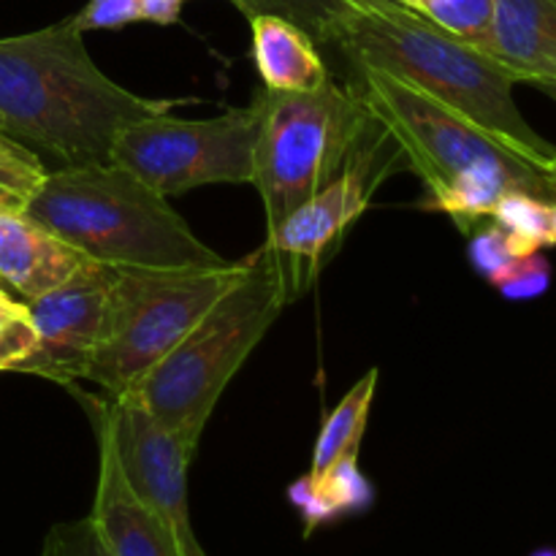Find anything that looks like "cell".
I'll list each match as a JSON object with an SVG mask.
<instances>
[{
  "instance_id": "cell-30",
  "label": "cell",
  "mask_w": 556,
  "mask_h": 556,
  "mask_svg": "<svg viewBox=\"0 0 556 556\" xmlns=\"http://www.w3.org/2000/svg\"><path fill=\"white\" fill-rule=\"evenodd\" d=\"M532 556H556V552H552V548H543V552H535Z\"/></svg>"
},
{
  "instance_id": "cell-27",
  "label": "cell",
  "mask_w": 556,
  "mask_h": 556,
  "mask_svg": "<svg viewBox=\"0 0 556 556\" xmlns=\"http://www.w3.org/2000/svg\"><path fill=\"white\" fill-rule=\"evenodd\" d=\"M185 0H141V16L155 25H174Z\"/></svg>"
},
{
  "instance_id": "cell-19",
  "label": "cell",
  "mask_w": 556,
  "mask_h": 556,
  "mask_svg": "<svg viewBox=\"0 0 556 556\" xmlns=\"http://www.w3.org/2000/svg\"><path fill=\"white\" fill-rule=\"evenodd\" d=\"M248 20L253 16H280L299 30L307 33L315 43H329L337 22L356 3H396V0H231Z\"/></svg>"
},
{
  "instance_id": "cell-4",
  "label": "cell",
  "mask_w": 556,
  "mask_h": 556,
  "mask_svg": "<svg viewBox=\"0 0 556 556\" xmlns=\"http://www.w3.org/2000/svg\"><path fill=\"white\" fill-rule=\"evenodd\" d=\"M25 215L114 269H217L231 261L201 242L168 199L117 163L47 172Z\"/></svg>"
},
{
  "instance_id": "cell-24",
  "label": "cell",
  "mask_w": 556,
  "mask_h": 556,
  "mask_svg": "<svg viewBox=\"0 0 556 556\" xmlns=\"http://www.w3.org/2000/svg\"><path fill=\"white\" fill-rule=\"evenodd\" d=\"M548 286H552V264H548L543 253L521 255V258H516L514 264H510V269L494 282V288H497L505 299H514V302L541 296V293H546Z\"/></svg>"
},
{
  "instance_id": "cell-15",
  "label": "cell",
  "mask_w": 556,
  "mask_h": 556,
  "mask_svg": "<svg viewBox=\"0 0 556 556\" xmlns=\"http://www.w3.org/2000/svg\"><path fill=\"white\" fill-rule=\"evenodd\" d=\"M253 63L258 68L264 90L309 92L331 79L318 43L280 16H253Z\"/></svg>"
},
{
  "instance_id": "cell-3",
  "label": "cell",
  "mask_w": 556,
  "mask_h": 556,
  "mask_svg": "<svg viewBox=\"0 0 556 556\" xmlns=\"http://www.w3.org/2000/svg\"><path fill=\"white\" fill-rule=\"evenodd\" d=\"M353 71L351 87L418 174L429 210L448 215L465 233L492 217L508 190L556 201L546 168L532 166L405 81L364 65Z\"/></svg>"
},
{
  "instance_id": "cell-6",
  "label": "cell",
  "mask_w": 556,
  "mask_h": 556,
  "mask_svg": "<svg viewBox=\"0 0 556 556\" xmlns=\"http://www.w3.org/2000/svg\"><path fill=\"white\" fill-rule=\"evenodd\" d=\"M255 101L261 130L253 185L264 201L266 231H271L345 168L375 119L356 90L334 79L309 92L261 90Z\"/></svg>"
},
{
  "instance_id": "cell-17",
  "label": "cell",
  "mask_w": 556,
  "mask_h": 556,
  "mask_svg": "<svg viewBox=\"0 0 556 556\" xmlns=\"http://www.w3.org/2000/svg\"><path fill=\"white\" fill-rule=\"evenodd\" d=\"M378 367L369 369V372L364 375V378H358L356 383H353V389L342 396L340 405L326 416L318 440H315L313 467H309L307 476H324V472L329 470L334 462H340L342 456L358 454L364 432H367L375 389H378Z\"/></svg>"
},
{
  "instance_id": "cell-10",
  "label": "cell",
  "mask_w": 556,
  "mask_h": 556,
  "mask_svg": "<svg viewBox=\"0 0 556 556\" xmlns=\"http://www.w3.org/2000/svg\"><path fill=\"white\" fill-rule=\"evenodd\" d=\"M81 400L90 405L98 432L106 434L112 443L125 481L130 483L136 497L161 519L177 543L179 554L206 556L190 525L188 470L193 456L139 405L106 400V396L103 400L81 396Z\"/></svg>"
},
{
  "instance_id": "cell-16",
  "label": "cell",
  "mask_w": 556,
  "mask_h": 556,
  "mask_svg": "<svg viewBox=\"0 0 556 556\" xmlns=\"http://www.w3.org/2000/svg\"><path fill=\"white\" fill-rule=\"evenodd\" d=\"M288 497L302 514L307 535L315 527L337 519L340 514H356L369 508L375 492L372 483L358 470V454L342 456L324 476H304L288 489Z\"/></svg>"
},
{
  "instance_id": "cell-32",
  "label": "cell",
  "mask_w": 556,
  "mask_h": 556,
  "mask_svg": "<svg viewBox=\"0 0 556 556\" xmlns=\"http://www.w3.org/2000/svg\"><path fill=\"white\" fill-rule=\"evenodd\" d=\"M0 136H3V134H0Z\"/></svg>"
},
{
  "instance_id": "cell-13",
  "label": "cell",
  "mask_w": 556,
  "mask_h": 556,
  "mask_svg": "<svg viewBox=\"0 0 556 556\" xmlns=\"http://www.w3.org/2000/svg\"><path fill=\"white\" fill-rule=\"evenodd\" d=\"M92 264L25 212L0 215V288L33 302Z\"/></svg>"
},
{
  "instance_id": "cell-21",
  "label": "cell",
  "mask_w": 556,
  "mask_h": 556,
  "mask_svg": "<svg viewBox=\"0 0 556 556\" xmlns=\"http://www.w3.org/2000/svg\"><path fill=\"white\" fill-rule=\"evenodd\" d=\"M49 168L20 141L0 136V215L25 212Z\"/></svg>"
},
{
  "instance_id": "cell-14",
  "label": "cell",
  "mask_w": 556,
  "mask_h": 556,
  "mask_svg": "<svg viewBox=\"0 0 556 556\" xmlns=\"http://www.w3.org/2000/svg\"><path fill=\"white\" fill-rule=\"evenodd\" d=\"M481 52L516 81H556V0H494Z\"/></svg>"
},
{
  "instance_id": "cell-9",
  "label": "cell",
  "mask_w": 556,
  "mask_h": 556,
  "mask_svg": "<svg viewBox=\"0 0 556 556\" xmlns=\"http://www.w3.org/2000/svg\"><path fill=\"white\" fill-rule=\"evenodd\" d=\"M400 166L407 168L405 155L389 130L375 119L345 168L299 204L286 220L266 231L264 250L280 277L286 304L304 296L318 282L326 261L340 248L348 228L367 212L375 190Z\"/></svg>"
},
{
  "instance_id": "cell-29",
  "label": "cell",
  "mask_w": 556,
  "mask_h": 556,
  "mask_svg": "<svg viewBox=\"0 0 556 556\" xmlns=\"http://www.w3.org/2000/svg\"><path fill=\"white\" fill-rule=\"evenodd\" d=\"M546 174H548V179H552V188H554V195H556V157H554L552 166L546 168Z\"/></svg>"
},
{
  "instance_id": "cell-26",
  "label": "cell",
  "mask_w": 556,
  "mask_h": 556,
  "mask_svg": "<svg viewBox=\"0 0 556 556\" xmlns=\"http://www.w3.org/2000/svg\"><path fill=\"white\" fill-rule=\"evenodd\" d=\"M141 0H87L85 9L74 14L76 27L87 30H114V27L141 22Z\"/></svg>"
},
{
  "instance_id": "cell-7",
  "label": "cell",
  "mask_w": 556,
  "mask_h": 556,
  "mask_svg": "<svg viewBox=\"0 0 556 556\" xmlns=\"http://www.w3.org/2000/svg\"><path fill=\"white\" fill-rule=\"evenodd\" d=\"M248 261L217 269H117L101 342L85 380L106 400L139 383L206 309L244 275Z\"/></svg>"
},
{
  "instance_id": "cell-11",
  "label": "cell",
  "mask_w": 556,
  "mask_h": 556,
  "mask_svg": "<svg viewBox=\"0 0 556 556\" xmlns=\"http://www.w3.org/2000/svg\"><path fill=\"white\" fill-rule=\"evenodd\" d=\"M114 277V266L87 264L63 286L27 302L36 329V348L16 372L41 375L63 386L85 380L87 364L106 324Z\"/></svg>"
},
{
  "instance_id": "cell-1",
  "label": "cell",
  "mask_w": 556,
  "mask_h": 556,
  "mask_svg": "<svg viewBox=\"0 0 556 556\" xmlns=\"http://www.w3.org/2000/svg\"><path fill=\"white\" fill-rule=\"evenodd\" d=\"M163 112L172 101L136 96L92 63L74 16L0 38V134L49 172L106 163L125 125Z\"/></svg>"
},
{
  "instance_id": "cell-28",
  "label": "cell",
  "mask_w": 556,
  "mask_h": 556,
  "mask_svg": "<svg viewBox=\"0 0 556 556\" xmlns=\"http://www.w3.org/2000/svg\"><path fill=\"white\" fill-rule=\"evenodd\" d=\"M532 87H538V90L546 92V96L552 98V101H556V81H535V85H532Z\"/></svg>"
},
{
  "instance_id": "cell-22",
  "label": "cell",
  "mask_w": 556,
  "mask_h": 556,
  "mask_svg": "<svg viewBox=\"0 0 556 556\" xmlns=\"http://www.w3.org/2000/svg\"><path fill=\"white\" fill-rule=\"evenodd\" d=\"M36 348L30 309L0 288V369H16Z\"/></svg>"
},
{
  "instance_id": "cell-12",
  "label": "cell",
  "mask_w": 556,
  "mask_h": 556,
  "mask_svg": "<svg viewBox=\"0 0 556 556\" xmlns=\"http://www.w3.org/2000/svg\"><path fill=\"white\" fill-rule=\"evenodd\" d=\"M98 483L90 519L112 556H182L155 514L125 481L106 434L98 432Z\"/></svg>"
},
{
  "instance_id": "cell-5",
  "label": "cell",
  "mask_w": 556,
  "mask_h": 556,
  "mask_svg": "<svg viewBox=\"0 0 556 556\" xmlns=\"http://www.w3.org/2000/svg\"><path fill=\"white\" fill-rule=\"evenodd\" d=\"M282 307L280 277L261 248L248 258L244 275L206 309L182 342L117 400L150 413L193 456L217 400Z\"/></svg>"
},
{
  "instance_id": "cell-20",
  "label": "cell",
  "mask_w": 556,
  "mask_h": 556,
  "mask_svg": "<svg viewBox=\"0 0 556 556\" xmlns=\"http://www.w3.org/2000/svg\"><path fill=\"white\" fill-rule=\"evenodd\" d=\"M440 30L481 49L494 20V0H396Z\"/></svg>"
},
{
  "instance_id": "cell-31",
  "label": "cell",
  "mask_w": 556,
  "mask_h": 556,
  "mask_svg": "<svg viewBox=\"0 0 556 556\" xmlns=\"http://www.w3.org/2000/svg\"><path fill=\"white\" fill-rule=\"evenodd\" d=\"M554 239H556V201H554Z\"/></svg>"
},
{
  "instance_id": "cell-18",
  "label": "cell",
  "mask_w": 556,
  "mask_h": 556,
  "mask_svg": "<svg viewBox=\"0 0 556 556\" xmlns=\"http://www.w3.org/2000/svg\"><path fill=\"white\" fill-rule=\"evenodd\" d=\"M492 220L497 223L510 239L519 255L543 253L556 244L554 239V201L541 195L525 193V190H508L497 201L492 212Z\"/></svg>"
},
{
  "instance_id": "cell-23",
  "label": "cell",
  "mask_w": 556,
  "mask_h": 556,
  "mask_svg": "<svg viewBox=\"0 0 556 556\" xmlns=\"http://www.w3.org/2000/svg\"><path fill=\"white\" fill-rule=\"evenodd\" d=\"M516 258H521V255L516 253L510 239L505 237V231L494 220L472 233L470 261L478 269V275L486 277L492 286L510 269V264H514Z\"/></svg>"
},
{
  "instance_id": "cell-2",
  "label": "cell",
  "mask_w": 556,
  "mask_h": 556,
  "mask_svg": "<svg viewBox=\"0 0 556 556\" xmlns=\"http://www.w3.org/2000/svg\"><path fill=\"white\" fill-rule=\"evenodd\" d=\"M329 47L356 68H378L451 109L532 166L548 168L556 147L514 101L519 81L489 54L400 3H356L331 30Z\"/></svg>"
},
{
  "instance_id": "cell-8",
  "label": "cell",
  "mask_w": 556,
  "mask_h": 556,
  "mask_svg": "<svg viewBox=\"0 0 556 556\" xmlns=\"http://www.w3.org/2000/svg\"><path fill=\"white\" fill-rule=\"evenodd\" d=\"M261 106L228 109L212 119H179L168 112L125 125L109 161L123 166L163 199L204 185L253 182Z\"/></svg>"
},
{
  "instance_id": "cell-25",
  "label": "cell",
  "mask_w": 556,
  "mask_h": 556,
  "mask_svg": "<svg viewBox=\"0 0 556 556\" xmlns=\"http://www.w3.org/2000/svg\"><path fill=\"white\" fill-rule=\"evenodd\" d=\"M41 556H112L90 516L68 525H54L43 541Z\"/></svg>"
}]
</instances>
